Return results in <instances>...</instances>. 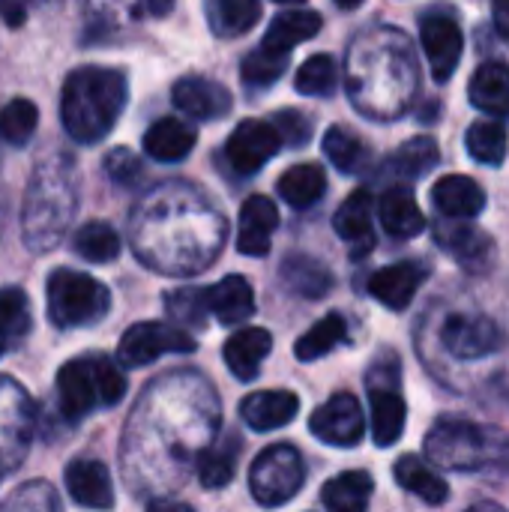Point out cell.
Segmentation results:
<instances>
[{"instance_id":"6da1fadb","label":"cell","mask_w":509,"mask_h":512,"mask_svg":"<svg viewBox=\"0 0 509 512\" xmlns=\"http://www.w3.org/2000/svg\"><path fill=\"white\" fill-rule=\"evenodd\" d=\"M126 75L105 66H81L75 69L60 96L63 129L78 144L102 141L126 108Z\"/></svg>"},{"instance_id":"7a4b0ae2","label":"cell","mask_w":509,"mask_h":512,"mask_svg":"<svg viewBox=\"0 0 509 512\" xmlns=\"http://www.w3.org/2000/svg\"><path fill=\"white\" fill-rule=\"evenodd\" d=\"M75 207V183H72V162L69 156L57 153L45 159L30 183L27 204H24V240L45 252L54 246L69 222Z\"/></svg>"},{"instance_id":"3957f363","label":"cell","mask_w":509,"mask_h":512,"mask_svg":"<svg viewBox=\"0 0 509 512\" xmlns=\"http://www.w3.org/2000/svg\"><path fill=\"white\" fill-rule=\"evenodd\" d=\"M507 453L509 441L504 435L459 417L438 420L426 438V456L447 471H483L504 462Z\"/></svg>"},{"instance_id":"277c9868","label":"cell","mask_w":509,"mask_h":512,"mask_svg":"<svg viewBox=\"0 0 509 512\" xmlns=\"http://www.w3.org/2000/svg\"><path fill=\"white\" fill-rule=\"evenodd\" d=\"M126 393V378L108 357H81L57 372V399L66 420H81L93 408H114Z\"/></svg>"},{"instance_id":"5b68a950","label":"cell","mask_w":509,"mask_h":512,"mask_svg":"<svg viewBox=\"0 0 509 512\" xmlns=\"http://www.w3.org/2000/svg\"><path fill=\"white\" fill-rule=\"evenodd\" d=\"M45 294H48V318L60 330L93 327L111 309L108 288L99 279L69 267H60L48 276Z\"/></svg>"},{"instance_id":"8992f818","label":"cell","mask_w":509,"mask_h":512,"mask_svg":"<svg viewBox=\"0 0 509 512\" xmlns=\"http://www.w3.org/2000/svg\"><path fill=\"white\" fill-rule=\"evenodd\" d=\"M303 480H306V465L300 450L291 444L267 447L249 471V489L261 507L288 504L303 489Z\"/></svg>"},{"instance_id":"52a82bcc","label":"cell","mask_w":509,"mask_h":512,"mask_svg":"<svg viewBox=\"0 0 509 512\" xmlns=\"http://www.w3.org/2000/svg\"><path fill=\"white\" fill-rule=\"evenodd\" d=\"M189 351H195V339L186 330L159 321H144L120 336L117 363L123 369H141L147 363H156L162 354H189Z\"/></svg>"},{"instance_id":"ba28073f","label":"cell","mask_w":509,"mask_h":512,"mask_svg":"<svg viewBox=\"0 0 509 512\" xmlns=\"http://www.w3.org/2000/svg\"><path fill=\"white\" fill-rule=\"evenodd\" d=\"M444 348L456 360H483L504 345V330L486 315H450L441 330Z\"/></svg>"},{"instance_id":"9c48e42d","label":"cell","mask_w":509,"mask_h":512,"mask_svg":"<svg viewBox=\"0 0 509 512\" xmlns=\"http://www.w3.org/2000/svg\"><path fill=\"white\" fill-rule=\"evenodd\" d=\"M309 432L330 447H357L366 432L363 408L351 393H336L309 420Z\"/></svg>"},{"instance_id":"30bf717a","label":"cell","mask_w":509,"mask_h":512,"mask_svg":"<svg viewBox=\"0 0 509 512\" xmlns=\"http://www.w3.org/2000/svg\"><path fill=\"white\" fill-rule=\"evenodd\" d=\"M279 147H282V138L273 123L243 120L225 144V159L237 174H255L279 153Z\"/></svg>"},{"instance_id":"8fae6325","label":"cell","mask_w":509,"mask_h":512,"mask_svg":"<svg viewBox=\"0 0 509 512\" xmlns=\"http://www.w3.org/2000/svg\"><path fill=\"white\" fill-rule=\"evenodd\" d=\"M420 39H423V51H426L435 81L438 84L450 81L462 60V48H465L462 27L447 15H429L420 24Z\"/></svg>"},{"instance_id":"7c38bea8","label":"cell","mask_w":509,"mask_h":512,"mask_svg":"<svg viewBox=\"0 0 509 512\" xmlns=\"http://www.w3.org/2000/svg\"><path fill=\"white\" fill-rule=\"evenodd\" d=\"M171 99H174V108L192 120H219L234 108L231 93L204 75L180 78L171 90Z\"/></svg>"},{"instance_id":"4fadbf2b","label":"cell","mask_w":509,"mask_h":512,"mask_svg":"<svg viewBox=\"0 0 509 512\" xmlns=\"http://www.w3.org/2000/svg\"><path fill=\"white\" fill-rule=\"evenodd\" d=\"M66 492L78 507H87V510H111L114 507L111 474L96 459H75L66 465Z\"/></svg>"},{"instance_id":"5bb4252c","label":"cell","mask_w":509,"mask_h":512,"mask_svg":"<svg viewBox=\"0 0 509 512\" xmlns=\"http://www.w3.org/2000/svg\"><path fill=\"white\" fill-rule=\"evenodd\" d=\"M423 282H426V267H420L417 261H399V264L381 267L369 279V294L381 306H387L393 312H402V309L411 306V300L417 297Z\"/></svg>"},{"instance_id":"9a60e30c","label":"cell","mask_w":509,"mask_h":512,"mask_svg":"<svg viewBox=\"0 0 509 512\" xmlns=\"http://www.w3.org/2000/svg\"><path fill=\"white\" fill-rule=\"evenodd\" d=\"M279 225V210L267 195H252L240 207V234L237 249L249 258H261L270 252V237Z\"/></svg>"},{"instance_id":"2e32d148","label":"cell","mask_w":509,"mask_h":512,"mask_svg":"<svg viewBox=\"0 0 509 512\" xmlns=\"http://www.w3.org/2000/svg\"><path fill=\"white\" fill-rule=\"evenodd\" d=\"M300 411V399L288 390H261L243 399L240 417L255 432H273L288 426Z\"/></svg>"},{"instance_id":"e0dca14e","label":"cell","mask_w":509,"mask_h":512,"mask_svg":"<svg viewBox=\"0 0 509 512\" xmlns=\"http://www.w3.org/2000/svg\"><path fill=\"white\" fill-rule=\"evenodd\" d=\"M204 306H207V315L231 327L255 315V294L243 276H225L219 285L204 288Z\"/></svg>"},{"instance_id":"ac0fdd59","label":"cell","mask_w":509,"mask_h":512,"mask_svg":"<svg viewBox=\"0 0 509 512\" xmlns=\"http://www.w3.org/2000/svg\"><path fill=\"white\" fill-rule=\"evenodd\" d=\"M270 351H273V336L261 327H246V330H237L234 336H228L222 357L234 378L252 381V378H258L261 363Z\"/></svg>"},{"instance_id":"d6986e66","label":"cell","mask_w":509,"mask_h":512,"mask_svg":"<svg viewBox=\"0 0 509 512\" xmlns=\"http://www.w3.org/2000/svg\"><path fill=\"white\" fill-rule=\"evenodd\" d=\"M432 201H435L438 213H444L450 219H474L486 207V192L477 180H471L465 174H450L435 183Z\"/></svg>"},{"instance_id":"ffe728a7","label":"cell","mask_w":509,"mask_h":512,"mask_svg":"<svg viewBox=\"0 0 509 512\" xmlns=\"http://www.w3.org/2000/svg\"><path fill=\"white\" fill-rule=\"evenodd\" d=\"M369 405H372V438L378 447H393L402 432H405V399L393 384H375L369 390Z\"/></svg>"},{"instance_id":"44dd1931","label":"cell","mask_w":509,"mask_h":512,"mask_svg":"<svg viewBox=\"0 0 509 512\" xmlns=\"http://www.w3.org/2000/svg\"><path fill=\"white\" fill-rule=\"evenodd\" d=\"M378 216H381L384 231L390 237H399V240H411L426 228V216H423L414 192L405 189V186H396V189L384 192V198L378 204Z\"/></svg>"},{"instance_id":"7402d4cb","label":"cell","mask_w":509,"mask_h":512,"mask_svg":"<svg viewBox=\"0 0 509 512\" xmlns=\"http://www.w3.org/2000/svg\"><path fill=\"white\" fill-rule=\"evenodd\" d=\"M195 129L177 117H162L144 132V153L156 162H180L195 147Z\"/></svg>"},{"instance_id":"603a6c76","label":"cell","mask_w":509,"mask_h":512,"mask_svg":"<svg viewBox=\"0 0 509 512\" xmlns=\"http://www.w3.org/2000/svg\"><path fill=\"white\" fill-rule=\"evenodd\" d=\"M468 96L471 105L480 108L489 117H507L509 114V66L495 60V63H483L471 84H468Z\"/></svg>"},{"instance_id":"cb8c5ba5","label":"cell","mask_w":509,"mask_h":512,"mask_svg":"<svg viewBox=\"0 0 509 512\" xmlns=\"http://www.w3.org/2000/svg\"><path fill=\"white\" fill-rule=\"evenodd\" d=\"M318 30H321V15L312 12V9L279 12V15L270 21V27H267L261 48H267V51H273V54H291L294 45L312 39Z\"/></svg>"},{"instance_id":"d4e9b609","label":"cell","mask_w":509,"mask_h":512,"mask_svg":"<svg viewBox=\"0 0 509 512\" xmlns=\"http://www.w3.org/2000/svg\"><path fill=\"white\" fill-rule=\"evenodd\" d=\"M333 228H336V234H339L345 243L357 246V255H360V252H369L372 243H375V240H372V195H369L366 189L351 192V195L342 201V207L336 210Z\"/></svg>"},{"instance_id":"484cf974","label":"cell","mask_w":509,"mask_h":512,"mask_svg":"<svg viewBox=\"0 0 509 512\" xmlns=\"http://www.w3.org/2000/svg\"><path fill=\"white\" fill-rule=\"evenodd\" d=\"M279 279L291 294L306 297V300H318L333 288V273L321 261L309 258V255L285 258L282 267H279Z\"/></svg>"},{"instance_id":"4316f807","label":"cell","mask_w":509,"mask_h":512,"mask_svg":"<svg viewBox=\"0 0 509 512\" xmlns=\"http://www.w3.org/2000/svg\"><path fill=\"white\" fill-rule=\"evenodd\" d=\"M393 477H396V483H399L405 492L417 495V498H420L423 504H429V507H441V504H447V498H450L447 483H444L420 456H402V459L396 462V468H393Z\"/></svg>"},{"instance_id":"83f0119b","label":"cell","mask_w":509,"mask_h":512,"mask_svg":"<svg viewBox=\"0 0 509 512\" xmlns=\"http://www.w3.org/2000/svg\"><path fill=\"white\" fill-rule=\"evenodd\" d=\"M372 477L366 471H345L321 489L327 512H366L372 501Z\"/></svg>"},{"instance_id":"f1b7e54d","label":"cell","mask_w":509,"mask_h":512,"mask_svg":"<svg viewBox=\"0 0 509 512\" xmlns=\"http://www.w3.org/2000/svg\"><path fill=\"white\" fill-rule=\"evenodd\" d=\"M327 192V174L321 165L315 162H300L291 165L282 177H279V195L294 207V210H306L315 201H321Z\"/></svg>"},{"instance_id":"f546056e","label":"cell","mask_w":509,"mask_h":512,"mask_svg":"<svg viewBox=\"0 0 509 512\" xmlns=\"http://www.w3.org/2000/svg\"><path fill=\"white\" fill-rule=\"evenodd\" d=\"M207 21L210 30L222 39L243 36L261 21V3L258 0H207Z\"/></svg>"},{"instance_id":"4dcf8cb0","label":"cell","mask_w":509,"mask_h":512,"mask_svg":"<svg viewBox=\"0 0 509 512\" xmlns=\"http://www.w3.org/2000/svg\"><path fill=\"white\" fill-rule=\"evenodd\" d=\"M438 243L447 252H453L456 261L465 264L468 270H480L492 258V240L471 225H441Z\"/></svg>"},{"instance_id":"1f68e13d","label":"cell","mask_w":509,"mask_h":512,"mask_svg":"<svg viewBox=\"0 0 509 512\" xmlns=\"http://www.w3.org/2000/svg\"><path fill=\"white\" fill-rule=\"evenodd\" d=\"M324 156L342 171V174H360L372 162V150L360 135H354L345 126H333L324 135Z\"/></svg>"},{"instance_id":"d6a6232c","label":"cell","mask_w":509,"mask_h":512,"mask_svg":"<svg viewBox=\"0 0 509 512\" xmlns=\"http://www.w3.org/2000/svg\"><path fill=\"white\" fill-rule=\"evenodd\" d=\"M345 339H348V324H345V318H342L339 312H330V315H324L306 336L297 339L294 354H297V360L312 363V360H321V357H327L330 351H336Z\"/></svg>"},{"instance_id":"836d02e7","label":"cell","mask_w":509,"mask_h":512,"mask_svg":"<svg viewBox=\"0 0 509 512\" xmlns=\"http://www.w3.org/2000/svg\"><path fill=\"white\" fill-rule=\"evenodd\" d=\"M30 333V300L21 288L0 291V357Z\"/></svg>"},{"instance_id":"e575fe53","label":"cell","mask_w":509,"mask_h":512,"mask_svg":"<svg viewBox=\"0 0 509 512\" xmlns=\"http://www.w3.org/2000/svg\"><path fill=\"white\" fill-rule=\"evenodd\" d=\"M237 459H240V438L234 432L225 435V441H219L213 450L204 453L201 465H198V480L204 489H225L234 480L237 471Z\"/></svg>"},{"instance_id":"d590c367","label":"cell","mask_w":509,"mask_h":512,"mask_svg":"<svg viewBox=\"0 0 509 512\" xmlns=\"http://www.w3.org/2000/svg\"><path fill=\"white\" fill-rule=\"evenodd\" d=\"M468 153L483 165H501L507 156V129L501 120H477L465 135Z\"/></svg>"},{"instance_id":"8d00e7d4","label":"cell","mask_w":509,"mask_h":512,"mask_svg":"<svg viewBox=\"0 0 509 512\" xmlns=\"http://www.w3.org/2000/svg\"><path fill=\"white\" fill-rule=\"evenodd\" d=\"M75 252L90 264H108L120 255V237L108 222H87L75 231Z\"/></svg>"},{"instance_id":"74e56055","label":"cell","mask_w":509,"mask_h":512,"mask_svg":"<svg viewBox=\"0 0 509 512\" xmlns=\"http://www.w3.org/2000/svg\"><path fill=\"white\" fill-rule=\"evenodd\" d=\"M441 159V150L435 144V138L429 135H420V138H411L405 141L396 156H393V171H399L402 177H423L429 174Z\"/></svg>"},{"instance_id":"f35d334b","label":"cell","mask_w":509,"mask_h":512,"mask_svg":"<svg viewBox=\"0 0 509 512\" xmlns=\"http://www.w3.org/2000/svg\"><path fill=\"white\" fill-rule=\"evenodd\" d=\"M39 123V111L30 99H12L0 108V138L12 147H21L30 141V135L36 132Z\"/></svg>"},{"instance_id":"ab89813d","label":"cell","mask_w":509,"mask_h":512,"mask_svg":"<svg viewBox=\"0 0 509 512\" xmlns=\"http://www.w3.org/2000/svg\"><path fill=\"white\" fill-rule=\"evenodd\" d=\"M336 81H339V72L330 54L309 57L294 75V87L303 96H330L336 90Z\"/></svg>"},{"instance_id":"60d3db41","label":"cell","mask_w":509,"mask_h":512,"mask_svg":"<svg viewBox=\"0 0 509 512\" xmlns=\"http://www.w3.org/2000/svg\"><path fill=\"white\" fill-rule=\"evenodd\" d=\"M288 69V54H273L267 48H255L240 63V78L249 87H270L276 84Z\"/></svg>"},{"instance_id":"b9f144b4","label":"cell","mask_w":509,"mask_h":512,"mask_svg":"<svg viewBox=\"0 0 509 512\" xmlns=\"http://www.w3.org/2000/svg\"><path fill=\"white\" fill-rule=\"evenodd\" d=\"M168 312L174 321H183V324H201V318L207 315V306H204V288H183V291H174L168 294Z\"/></svg>"},{"instance_id":"7bdbcfd3","label":"cell","mask_w":509,"mask_h":512,"mask_svg":"<svg viewBox=\"0 0 509 512\" xmlns=\"http://www.w3.org/2000/svg\"><path fill=\"white\" fill-rule=\"evenodd\" d=\"M273 126H276L282 144H291V147H303L312 138V120L303 111H294V108L291 111H279Z\"/></svg>"},{"instance_id":"ee69618b","label":"cell","mask_w":509,"mask_h":512,"mask_svg":"<svg viewBox=\"0 0 509 512\" xmlns=\"http://www.w3.org/2000/svg\"><path fill=\"white\" fill-rule=\"evenodd\" d=\"M105 171H108V177H111L117 186H132V183H138V177H141V159H138L132 150L117 147V150H111V153L105 156Z\"/></svg>"},{"instance_id":"f6af8a7d","label":"cell","mask_w":509,"mask_h":512,"mask_svg":"<svg viewBox=\"0 0 509 512\" xmlns=\"http://www.w3.org/2000/svg\"><path fill=\"white\" fill-rule=\"evenodd\" d=\"M36 3H42V0H0V15H3V21H6L9 27H21L24 18H27V12H30Z\"/></svg>"},{"instance_id":"bcb514c9","label":"cell","mask_w":509,"mask_h":512,"mask_svg":"<svg viewBox=\"0 0 509 512\" xmlns=\"http://www.w3.org/2000/svg\"><path fill=\"white\" fill-rule=\"evenodd\" d=\"M492 12H495V27H498V33L509 39V0H495Z\"/></svg>"},{"instance_id":"7dc6e473","label":"cell","mask_w":509,"mask_h":512,"mask_svg":"<svg viewBox=\"0 0 509 512\" xmlns=\"http://www.w3.org/2000/svg\"><path fill=\"white\" fill-rule=\"evenodd\" d=\"M147 512H195L189 504H180V501H156V504H150V510Z\"/></svg>"},{"instance_id":"c3c4849f","label":"cell","mask_w":509,"mask_h":512,"mask_svg":"<svg viewBox=\"0 0 509 512\" xmlns=\"http://www.w3.org/2000/svg\"><path fill=\"white\" fill-rule=\"evenodd\" d=\"M141 6H144L150 15H165V12L174 6V0H141Z\"/></svg>"},{"instance_id":"681fc988","label":"cell","mask_w":509,"mask_h":512,"mask_svg":"<svg viewBox=\"0 0 509 512\" xmlns=\"http://www.w3.org/2000/svg\"><path fill=\"white\" fill-rule=\"evenodd\" d=\"M468 512H504L501 507H495V504H477V507H471Z\"/></svg>"},{"instance_id":"f907efd6","label":"cell","mask_w":509,"mask_h":512,"mask_svg":"<svg viewBox=\"0 0 509 512\" xmlns=\"http://www.w3.org/2000/svg\"><path fill=\"white\" fill-rule=\"evenodd\" d=\"M363 0H336V6H342V9H357Z\"/></svg>"},{"instance_id":"816d5d0a","label":"cell","mask_w":509,"mask_h":512,"mask_svg":"<svg viewBox=\"0 0 509 512\" xmlns=\"http://www.w3.org/2000/svg\"><path fill=\"white\" fill-rule=\"evenodd\" d=\"M276 3H303V0H276Z\"/></svg>"},{"instance_id":"f5cc1de1","label":"cell","mask_w":509,"mask_h":512,"mask_svg":"<svg viewBox=\"0 0 509 512\" xmlns=\"http://www.w3.org/2000/svg\"><path fill=\"white\" fill-rule=\"evenodd\" d=\"M0 474H3V471H0Z\"/></svg>"}]
</instances>
